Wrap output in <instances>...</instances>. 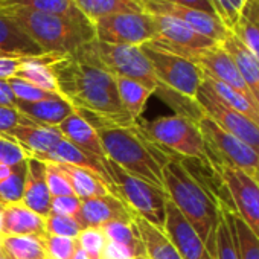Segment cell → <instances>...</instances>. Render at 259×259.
I'll list each match as a JSON object with an SVG mask.
<instances>
[{
    "mask_svg": "<svg viewBox=\"0 0 259 259\" xmlns=\"http://www.w3.org/2000/svg\"><path fill=\"white\" fill-rule=\"evenodd\" d=\"M169 2L186 7V8H192V10H197V11H203V13H207V14H215V10H213V7L210 4V0H169Z\"/></svg>",
    "mask_w": 259,
    "mask_h": 259,
    "instance_id": "cell-49",
    "label": "cell"
},
{
    "mask_svg": "<svg viewBox=\"0 0 259 259\" xmlns=\"http://www.w3.org/2000/svg\"><path fill=\"white\" fill-rule=\"evenodd\" d=\"M153 20L156 25V37L154 40L147 43L153 48L176 54L179 57H183L192 61L194 57L200 51L220 45L210 38H206L204 35L198 34L197 31L189 28L186 23L174 17L153 16Z\"/></svg>",
    "mask_w": 259,
    "mask_h": 259,
    "instance_id": "cell-13",
    "label": "cell"
},
{
    "mask_svg": "<svg viewBox=\"0 0 259 259\" xmlns=\"http://www.w3.org/2000/svg\"><path fill=\"white\" fill-rule=\"evenodd\" d=\"M163 232L182 259H213L195 229L169 198L166 200V218Z\"/></svg>",
    "mask_w": 259,
    "mask_h": 259,
    "instance_id": "cell-16",
    "label": "cell"
},
{
    "mask_svg": "<svg viewBox=\"0 0 259 259\" xmlns=\"http://www.w3.org/2000/svg\"><path fill=\"white\" fill-rule=\"evenodd\" d=\"M220 45L232 55L248 92L259 107V60L232 34V31Z\"/></svg>",
    "mask_w": 259,
    "mask_h": 259,
    "instance_id": "cell-25",
    "label": "cell"
},
{
    "mask_svg": "<svg viewBox=\"0 0 259 259\" xmlns=\"http://www.w3.org/2000/svg\"><path fill=\"white\" fill-rule=\"evenodd\" d=\"M116 87L122 107L130 114V117L138 122L145 110L150 96L154 95V92L138 81L126 78H116Z\"/></svg>",
    "mask_w": 259,
    "mask_h": 259,
    "instance_id": "cell-32",
    "label": "cell"
},
{
    "mask_svg": "<svg viewBox=\"0 0 259 259\" xmlns=\"http://www.w3.org/2000/svg\"><path fill=\"white\" fill-rule=\"evenodd\" d=\"M95 38L108 45L142 46L156 37V25L148 13H125L93 22Z\"/></svg>",
    "mask_w": 259,
    "mask_h": 259,
    "instance_id": "cell-11",
    "label": "cell"
},
{
    "mask_svg": "<svg viewBox=\"0 0 259 259\" xmlns=\"http://www.w3.org/2000/svg\"><path fill=\"white\" fill-rule=\"evenodd\" d=\"M135 259H148L147 256H139V257H135Z\"/></svg>",
    "mask_w": 259,
    "mask_h": 259,
    "instance_id": "cell-56",
    "label": "cell"
},
{
    "mask_svg": "<svg viewBox=\"0 0 259 259\" xmlns=\"http://www.w3.org/2000/svg\"><path fill=\"white\" fill-rule=\"evenodd\" d=\"M26 166L28 171H26L22 203L31 210L46 218L51 213V201H52V195L46 183V163L38 159L28 157Z\"/></svg>",
    "mask_w": 259,
    "mask_h": 259,
    "instance_id": "cell-19",
    "label": "cell"
},
{
    "mask_svg": "<svg viewBox=\"0 0 259 259\" xmlns=\"http://www.w3.org/2000/svg\"><path fill=\"white\" fill-rule=\"evenodd\" d=\"M0 55L38 57L45 55L41 48L23 31V28L0 10Z\"/></svg>",
    "mask_w": 259,
    "mask_h": 259,
    "instance_id": "cell-23",
    "label": "cell"
},
{
    "mask_svg": "<svg viewBox=\"0 0 259 259\" xmlns=\"http://www.w3.org/2000/svg\"><path fill=\"white\" fill-rule=\"evenodd\" d=\"M26 171H28L26 160H23L14 166V172L10 179L0 183V203L4 206L22 201L25 180H26Z\"/></svg>",
    "mask_w": 259,
    "mask_h": 259,
    "instance_id": "cell-38",
    "label": "cell"
},
{
    "mask_svg": "<svg viewBox=\"0 0 259 259\" xmlns=\"http://www.w3.org/2000/svg\"><path fill=\"white\" fill-rule=\"evenodd\" d=\"M4 253V248H2V245H0V254H2Z\"/></svg>",
    "mask_w": 259,
    "mask_h": 259,
    "instance_id": "cell-57",
    "label": "cell"
},
{
    "mask_svg": "<svg viewBox=\"0 0 259 259\" xmlns=\"http://www.w3.org/2000/svg\"><path fill=\"white\" fill-rule=\"evenodd\" d=\"M73 2L92 23L98 19L114 14L145 13L139 0H73Z\"/></svg>",
    "mask_w": 259,
    "mask_h": 259,
    "instance_id": "cell-31",
    "label": "cell"
},
{
    "mask_svg": "<svg viewBox=\"0 0 259 259\" xmlns=\"http://www.w3.org/2000/svg\"><path fill=\"white\" fill-rule=\"evenodd\" d=\"M60 95L93 126H132L136 122L120 104L116 78L73 54L52 63Z\"/></svg>",
    "mask_w": 259,
    "mask_h": 259,
    "instance_id": "cell-1",
    "label": "cell"
},
{
    "mask_svg": "<svg viewBox=\"0 0 259 259\" xmlns=\"http://www.w3.org/2000/svg\"><path fill=\"white\" fill-rule=\"evenodd\" d=\"M108 160L130 176L163 188V166L171 154L150 142L138 122L132 126H101L96 130Z\"/></svg>",
    "mask_w": 259,
    "mask_h": 259,
    "instance_id": "cell-3",
    "label": "cell"
},
{
    "mask_svg": "<svg viewBox=\"0 0 259 259\" xmlns=\"http://www.w3.org/2000/svg\"><path fill=\"white\" fill-rule=\"evenodd\" d=\"M45 223H46V235H55V236L76 239L79 232L82 230V227L73 217L49 213L45 218Z\"/></svg>",
    "mask_w": 259,
    "mask_h": 259,
    "instance_id": "cell-41",
    "label": "cell"
},
{
    "mask_svg": "<svg viewBox=\"0 0 259 259\" xmlns=\"http://www.w3.org/2000/svg\"><path fill=\"white\" fill-rule=\"evenodd\" d=\"M57 130L61 133V136L64 139H67L69 142H72L75 147L85 151L87 154L93 156L95 159H98L104 165L108 160L105 156V151L102 148V144L99 141L96 128H93L84 119V116L81 113H78L76 110L66 120H63L57 126Z\"/></svg>",
    "mask_w": 259,
    "mask_h": 259,
    "instance_id": "cell-20",
    "label": "cell"
},
{
    "mask_svg": "<svg viewBox=\"0 0 259 259\" xmlns=\"http://www.w3.org/2000/svg\"><path fill=\"white\" fill-rule=\"evenodd\" d=\"M105 169L113 182V195L120 198L136 215L163 230L168 200L165 189L130 176L111 160L105 162Z\"/></svg>",
    "mask_w": 259,
    "mask_h": 259,
    "instance_id": "cell-7",
    "label": "cell"
},
{
    "mask_svg": "<svg viewBox=\"0 0 259 259\" xmlns=\"http://www.w3.org/2000/svg\"><path fill=\"white\" fill-rule=\"evenodd\" d=\"M26 159L28 157L25 150L14 139H11L7 135L0 136V163L16 166Z\"/></svg>",
    "mask_w": 259,
    "mask_h": 259,
    "instance_id": "cell-44",
    "label": "cell"
},
{
    "mask_svg": "<svg viewBox=\"0 0 259 259\" xmlns=\"http://www.w3.org/2000/svg\"><path fill=\"white\" fill-rule=\"evenodd\" d=\"M0 105L16 107V98L10 89L8 81H0Z\"/></svg>",
    "mask_w": 259,
    "mask_h": 259,
    "instance_id": "cell-51",
    "label": "cell"
},
{
    "mask_svg": "<svg viewBox=\"0 0 259 259\" xmlns=\"http://www.w3.org/2000/svg\"><path fill=\"white\" fill-rule=\"evenodd\" d=\"M139 4L142 5L145 13L153 14V16L174 17L186 23L189 28L204 35L206 38L213 40L215 43H223L226 37L230 34V29L215 14H207L203 11L186 8V7L172 4L169 0H139Z\"/></svg>",
    "mask_w": 259,
    "mask_h": 259,
    "instance_id": "cell-14",
    "label": "cell"
},
{
    "mask_svg": "<svg viewBox=\"0 0 259 259\" xmlns=\"http://www.w3.org/2000/svg\"><path fill=\"white\" fill-rule=\"evenodd\" d=\"M198 126L204 139L209 162L238 168L259 182V154L254 150L224 132L206 114L198 120Z\"/></svg>",
    "mask_w": 259,
    "mask_h": 259,
    "instance_id": "cell-8",
    "label": "cell"
},
{
    "mask_svg": "<svg viewBox=\"0 0 259 259\" xmlns=\"http://www.w3.org/2000/svg\"><path fill=\"white\" fill-rule=\"evenodd\" d=\"M16 108L20 114H23L34 123L43 126H58L63 120H66L70 114L75 113V107L63 96L37 102L16 101Z\"/></svg>",
    "mask_w": 259,
    "mask_h": 259,
    "instance_id": "cell-24",
    "label": "cell"
},
{
    "mask_svg": "<svg viewBox=\"0 0 259 259\" xmlns=\"http://www.w3.org/2000/svg\"><path fill=\"white\" fill-rule=\"evenodd\" d=\"M2 235L7 236H46L45 217L26 207L22 201L5 204L2 218Z\"/></svg>",
    "mask_w": 259,
    "mask_h": 259,
    "instance_id": "cell-21",
    "label": "cell"
},
{
    "mask_svg": "<svg viewBox=\"0 0 259 259\" xmlns=\"http://www.w3.org/2000/svg\"><path fill=\"white\" fill-rule=\"evenodd\" d=\"M135 223L139 229L148 259H182L162 229L154 227L139 215L135 217Z\"/></svg>",
    "mask_w": 259,
    "mask_h": 259,
    "instance_id": "cell-30",
    "label": "cell"
},
{
    "mask_svg": "<svg viewBox=\"0 0 259 259\" xmlns=\"http://www.w3.org/2000/svg\"><path fill=\"white\" fill-rule=\"evenodd\" d=\"M46 183H48V188H49L52 198L54 197L75 195L70 183L66 179V176L58 169V166L55 163H46Z\"/></svg>",
    "mask_w": 259,
    "mask_h": 259,
    "instance_id": "cell-43",
    "label": "cell"
},
{
    "mask_svg": "<svg viewBox=\"0 0 259 259\" xmlns=\"http://www.w3.org/2000/svg\"><path fill=\"white\" fill-rule=\"evenodd\" d=\"M244 0H210V4L215 10V14L220 17V20L232 31V28L236 23L241 5Z\"/></svg>",
    "mask_w": 259,
    "mask_h": 259,
    "instance_id": "cell-45",
    "label": "cell"
},
{
    "mask_svg": "<svg viewBox=\"0 0 259 259\" xmlns=\"http://www.w3.org/2000/svg\"><path fill=\"white\" fill-rule=\"evenodd\" d=\"M25 57H7L0 55V81H8L14 78L22 66Z\"/></svg>",
    "mask_w": 259,
    "mask_h": 259,
    "instance_id": "cell-48",
    "label": "cell"
},
{
    "mask_svg": "<svg viewBox=\"0 0 259 259\" xmlns=\"http://www.w3.org/2000/svg\"><path fill=\"white\" fill-rule=\"evenodd\" d=\"M0 10L13 17L45 54L69 55L78 51L82 45L95 40L92 23H78L61 16L17 7Z\"/></svg>",
    "mask_w": 259,
    "mask_h": 259,
    "instance_id": "cell-4",
    "label": "cell"
},
{
    "mask_svg": "<svg viewBox=\"0 0 259 259\" xmlns=\"http://www.w3.org/2000/svg\"><path fill=\"white\" fill-rule=\"evenodd\" d=\"M224 186L230 207L259 239V182L244 171L209 162Z\"/></svg>",
    "mask_w": 259,
    "mask_h": 259,
    "instance_id": "cell-9",
    "label": "cell"
},
{
    "mask_svg": "<svg viewBox=\"0 0 259 259\" xmlns=\"http://www.w3.org/2000/svg\"><path fill=\"white\" fill-rule=\"evenodd\" d=\"M0 4H2V0H0Z\"/></svg>",
    "mask_w": 259,
    "mask_h": 259,
    "instance_id": "cell-58",
    "label": "cell"
},
{
    "mask_svg": "<svg viewBox=\"0 0 259 259\" xmlns=\"http://www.w3.org/2000/svg\"><path fill=\"white\" fill-rule=\"evenodd\" d=\"M102 232L105 233L107 241L123 247L125 250L130 251V254L133 257L147 256L139 229L135 221H132V223H120V221L110 223L102 227Z\"/></svg>",
    "mask_w": 259,
    "mask_h": 259,
    "instance_id": "cell-33",
    "label": "cell"
},
{
    "mask_svg": "<svg viewBox=\"0 0 259 259\" xmlns=\"http://www.w3.org/2000/svg\"><path fill=\"white\" fill-rule=\"evenodd\" d=\"M63 55L55 54H45L38 57H25L22 61V66L16 75V78H20L32 85H37L43 90L58 93V84L55 79V75L52 72V63H55Z\"/></svg>",
    "mask_w": 259,
    "mask_h": 259,
    "instance_id": "cell-26",
    "label": "cell"
},
{
    "mask_svg": "<svg viewBox=\"0 0 259 259\" xmlns=\"http://www.w3.org/2000/svg\"><path fill=\"white\" fill-rule=\"evenodd\" d=\"M43 244L48 259H72L78 247L76 239L55 235H46L43 238Z\"/></svg>",
    "mask_w": 259,
    "mask_h": 259,
    "instance_id": "cell-42",
    "label": "cell"
},
{
    "mask_svg": "<svg viewBox=\"0 0 259 259\" xmlns=\"http://www.w3.org/2000/svg\"><path fill=\"white\" fill-rule=\"evenodd\" d=\"M232 34L259 60V0H244Z\"/></svg>",
    "mask_w": 259,
    "mask_h": 259,
    "instance_id": "cell-28",
    "label": "cell"
},
{
    "mask_svg": "<svg viewBox=\"0 0 259 259\" xmlns=\"http://www.w3.org/2000/svg\"><path fill=\"white\" fill-rule=\"evenodd\" d=\"M192 61L200 67V70L203 72L204 76L229 85L230 89L239 92L247 99H250L251 102L256 104V101L253 99L251 93L248 92V89L238 70L236 63L233 61L232 55L221 45H215L209 49L200 51L194 57Z\"/></svg>",
    "mask_w": 259,
    "mask_h": 259,
    "instance_id": "cell-15",
    "label": "cell"
},
{
    "mask_svg": "<svg viewBox=\"0 0 259 259\" xmlns=\"http://www.w3.org/2000/svg\"><path fill=\"white\" fill-rule=\"evenodd\" d=\"M20 123V113L16 107L0 105V136Z\"/></svg>",
    "mask_w": 259,
    "mask_h": 259,
    "instance_id": "cell-47",
    "label": "cell"
},
{
    "mask_svg": "<svg viewBox=\"0 0 259 259\" xmlns=\"http://www.w3.org/2000/svg\"><path fill=\"white\" fill-rule=\"evenodd\" d=\"M11 7L61 16L66 19L75 20L78 23H92L78 10L73 0H2V4H0V8H11Z\"/></svg>",
    "mask_w": 259,
    "mask_h": 259,
    "instance_id": "cell-29",
    "label": "cell"
},
{
    "mask_svg": "<svg viewBox=\"0 0 259 259\" xmlns=\"http://www.w3.org/2000/svg\"><path fill=\"white\" fill-rule=\"evenodd\" d=\"M107 236L102 229L87 227L82 229L76 238V244L81 250L85 251L89 259H102V253L107 245Z\"/></svg>",
    "mask_w": 259,
    "mask_h": 259,
    "instance_id": "cell-39",
    "label": "cell"
},
{
    "mask_svg": "<svg viewBox=\"0 0 259 259\" xmlns=\"http://www.w3.org/2000/svg\"><path fill=\"white\" fill-rule=\"evenodd\" d=\"M221 212H223V221L217 232L215 259H241L238 242H236V235H235L232 221L224 206L221 207Z\"/></svg>",
    "mask_w": 259,
    "mask_h": 259,
    "instance_id": "cell-37",
    "label": "cell"
},
{
    "mask_svg": "<svg viewBox=\"0 0 259 259\" xmlns=\"http://www.w3.org/2000/svg\"><path fill=\"white\" fill-rule=\"evenodd\" d=\"M162 174L168 198L191 223L215 259L217 232L223 221V203L217 191L176 156H171Z\"/></svg>",
    "mask_w": 259,
    "mask_h": 259,
    "instance_id": "cell-2",
    "label": "cell"
},
{
    "mask_svg": "<svg viewBox=\"0 0 259 259\" xmlns=\"http://www.w3.org/2000/svg\"><path fill=\"white\" fill-rule=\"evenodd\" d=\"M195 101L198 102L203 113L218 126H221L224 132L230 133L236 139L242 141L259 154V125H256L242 113L226 105L203 81L197 92Z\"/></svg>",
    "mask_w": 259,
    "mask_h": 259,
    "instance_id": "cell-12",
    "label": "cell"
},
{
    "mask_svg": "<svg viewBox=\"0 0 259 259\" xmlns=\"http://www.w3.org/2000/svg\"><path fill=\"white\" fill-rule=\"evenodd\" d=\"M81 209V200L76 195H66V197H54L51 201V213L55 215H66V217H76Z\"/></svg>",
    "mask_w": 259,
    "mask_h": 259,
    "instance_id": "cell-46",
    "label": "cell"
},
{
    "mask_svg": "<svg viewBox=\"0 0 259 259\" xmlns=\"http://www.w3.org/2000/svg\"><path fill=\"white\" fill-rule=\"evenodd\" d=\"M13 172H14V166L0 163V183L5 182L7 179H10L13 176Z\"/></svg>",
    "mask_w": 259,
    "mask_h": 259,
    "instance_id": "cell-52",
    "label": "cell"
},
{
    "mask_svg": "<svg viewBox=\"0 0 259 259\" xmlns=\"http://www.w3.org/2000/svg\"><path fill=\"white\" fill-rule=\"evenodd\" d=\"M136 213L130 209L120 198L113 194L93 197L81 201L79 213L75 217L82 229L98 227L102 229L110 223H132Z\"/></svg>",
    "mask_w": 259,
    "mask_h": 259,
    "instance_id": "cell-17",
    "label": "cell"
},
{
    "mask_svg": "<svg viewBox=\"0 0 259 259\" xmlns=\"http://www.w3.org/2000/svg\"><path fill=\"white\" fill-rule=\"evenodd\" d=\"M2 218H4V204L0 203V236H2Z\"/></svg>",
    "mask_w": 259,
    "mask_h": 259,
    "instance_id": "cell-54",
    "label": "cell"
},
{
    "mask_svg": "<svg viewBox=\"0 0 259 259\" xmlns=\"http://www.w3.org/2000/svg\"><path fill=\"white\" fill-rule=\"evenodd\" d=\"M0 245L11 259H48L43 238L2 235Z\"/></svg>",
    "mask_w": 259,
    "mask_h": 259,
    "instance_id": "cell-35",
    "label": "cell"
},
{
    "mask_svg": "<svg viewBox=\"0 0 259 259\" xmlns=\"http://www.w3.org/2000/svg\"><path fill=\"white\" fill-rule=\"evenodd\" d=\"M14 139L26 153V157H40L49 153L58 141L63 139L57 126H43L37 125L23 114H20V123L7 133Z\"/></svg>",
    "mask_w": 259,
    "mask_h": 259,
    "instance_id": "cell-18",
    "label": "cell"
},
{
    "mask_svg": "<svg viewBox=\"0 0 259 259\" xmlns=\"http://www.w3.org/2000/svg\"><path fill=\"white\" fill-rule=\"evenodd\" d=\"M224 207L227 210V215L232 221V226L236 235V242H238L241 259H259V239L242 223V220L235 213V210L230 206H224Z\"/></svg>",
    "mask_w": 259,
    "mask_h": 259,
    "instance_id": "cell-36",
    "label": "cell"
},
{
    "mask_svg": "<svg viewBox=\"0 0 259 259\" xmlns=\"http://www.w3.org/2000/svg\"><path fill=\"white\" fill-rule=\"evenodd\" d=\"M8 84H10V89H11L16 101H22V102H37V101L61 96L58 93H52V92L43 90L37 85H32V84H29L20 78H16V76L8 79Z\"/></svg>",
    "mask_w": 259,
    "mask_h": 259,
    "instance_id": "cell-40",
    "label": "cell"
},
{
    "mask_svg": "<svg viewBox=\"0 0 259 259\" xmlns=\"http://www.w3.org/2000/svg\"><path fill=\"white\" fill-rule=\"evenodd\" d=\"M102 259H135V257L130 254V251L125 250L123 247L108 241L105 245V250L102 253Z\"/></svg>",
    "mask_w": 259,
    "mask_h": 259,
    "instance_id": "cell-50",
    "label": "cell"
},
{
    "mask_svg": "<svg viewBox=\"0 0 259 259\" xmlns=\"http://www.w3.org/2000/svg\"><path fill=\"white\" fill-rule=\"evenodd\" d=\"M41 162L46 163H57V165H72V166H78V168H84V169H90L93 172H96L98 176H101L107 185L110 186V191L113 194V182L105 169V165L102 162H99L98 159H95L93 156L87 154L85 151L79 150L78 147H75L72 142H69L67 139H61L57 142V145L46 154L37 157Z\"/></svg>",
    "mask_w": 259,
    "mask_h": 259,
    "instance_id": "cell-22",
    "label": "cell"
},
{
    "mask_svg": "<svg viewBox=\"0 0 259 259\" xmlns=\"http://www.w3.org/2000/svg\"><path fill=\"white\" fill-rule=\"evenodd\" d=\"M73 55L93 66H98L114 78L138 81L153 92H156L159 87L153 66L141 46L108 45L95 38L82 45L73 52Z\"/></svg>",
    "mask_w": 259,
    "mask_h": 259,
    "instance_id": "cell-5",
    "label": "cell"
},
{
    "mask_svg": "<svg viewBox=\"0 0 259 259\" xmlns=\"http://www.w3.org/2000/svg\"><path fill=\"white\" fill-rule=\"evenodd\" d=\"M57 166L66 176L67 182L70 183L73 189V194L81 201L93 198V197H102V195L111 194L107 182L96 172L90 169L72 166V165H57Z\"/></svg>",
    "mask_w": 259,
    "mask_h": 259,
    "instance_id": "cell-27",
    "label": "cell"
},
{
    "mask_svg": "<svg viewBox=\"0 0 259 259\" xmlns=\"http://www.w3.org/2000/svg\"><path fill=\"white\" fill-rule=\"evenodd\" d=\"M0 259H11V257H10V256H8V254H7L5 251H4L2 254H0Z\"/></svg>",
    "mask_w": 259,
    "mask_h": 259,
    "instance_id": "cell-55",
    "label": "cell"
},
{
    "mask_svg": "<svg viewBox=\"0 0 259 259\" xmlns=\"http://www.w3.org/2000/svg\"><path fill=\"white\" fill-rule=\"evenodd\" d=\"M203 82L226 104L229 105L230 108L242 113L244 116H247L248 119H251L256 125H259V107L257 104L251 102L250 99H247L244 95H241L239 92L230 89L229 85L220 82V81H215L212 78H207L203 75Z\"/></svg>",
    "mask_w": 259,
    "mask_h": 259,
    "instance_id": "cell-34",
    "label": "cell"
},
{
    "mask_svg": "<svg viewBox=\"0 0 259 259\" xmlns=\"http://www.w3.org/2000/svg\"><path fill=\"white\" fill-rule=\"evenodd\" d=\"M141 48L150 60L160 85L171 89L186 98L195 99L203 81V72L194 61L153 48L147 43Z\"/></svg>",
    "mask_w": 259,
    "mask_h": 259,
    "instance_id": "cell-10",
    "label": "cell"
},
{
    "mask_svg": "<svg viewBox=\"0 0 259 259\" xmlns=\"http://www.w3.org/2000/svg\"><path fill=\"white\" fill-rule=\"evenodd\" d=\"M144 136L171 156L209 163L200 126L189 117L172 114L138 123Z\"/></svg>",
    "mask_w": 259,
    "mask_h": 259,
    "instance_id": "cell-6",
    "label": "cell"
},
{
    "mask_svg": "<svg viewBox=\"0 0 259 259\" xmlns=\"http://www.w3.org/2000/svg\"><path fill=\"white\" fill-rule=\"evenodd\" d=\"M72 259H89V256L85 254V251H84V250H81L79 247H76V250H75V253H73Z\"/></svg>",
    "mask_w": 259,
    "mask_h": 259,
    "instance_id": "cell-53",
    "label": "cell"
}]
</instances>
